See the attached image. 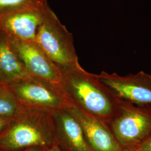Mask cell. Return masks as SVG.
<instances>
[{"mask_svg":"<svg viewBox=\"0 0 151 151\" xmlns=\"http://www.w3.org/2000/svg\"><path fill=\"white\" fill-rule=\"evenodd\" d=\"M116 114L108 125L123 151H129L151 135V109L119 100Z\"/></svg>","mask_w":151,"mask_h":151,"instance_id":"cell-4","label":"cell"},{"mask_svg":"<svg viewBox=\"0 0 151 151\" xmlns=\"http://www.w3.org/2000/svg\"><path fill=\"white\" fill-rule=\"evenodd\" d=\"M0 151H2V150H0Z\"/></svg>","mask_w":151,"mask_h":151,"instance_id":"cell-19","label":"cell"},{"mask_svg":"<svg viewBox=\"0 0 151 151\" xmlns=\"http://www.w3.org/2000/svg\"><path fill=\"white\" fill-rule=\"evenodd\" d=\"M12 119L0 118V135L4 132L11 122Z\"/></svg>","mask_w":151,"mask_h":151,"instance_id":"cell-15","label":"cell"},{"mask_svg":"<svg viewBox=\"0 0 151 151\" xmlns=\"http://www.w3.org/2000/svg\"><path fill=\"white\" fill-rule=\"evenodd\" d=\"M55 142L62 151H92L81 126L65 109L52 111Z\"/></svg>","mask_w":151,"mask_h":151,"instance_id":"cell-10","label":"cell"},{"mask_svg":"<svg viewBox=\"0 0 151 151\" xmlns=\"http://www.w3.org/2000/svg\"><path fill=\"white\" fill-rule=\"evenodd\" d=\"M22 106L9 86L0 83V118L14 119Z\"/></svg>","mask_w":151,"mask_h":151,"instance_id":"cell-12","label":"cell"},{"mask_svg":"<svg viewBox=\"0 0 151 151\" xmlns=\"http://www.w3.org/2000/svg\"></svg>","mask_w":151,"mask_h":151,"instance_id":"cell-20","label":"cell"},{"mask_svg":"<svg viewBox=\"0 0 151 151\" xmlns=\"http://www.w3.org/2000/svg\"><path fill=\"white\" fill-rule=\"evenodd\" d=\"M43 151H62L59 147L54 143L53 145L43 148Z\"/></svg>","mask_w":151,"mask_h":151,"instance_id":"cell-16","label":"cell"},{"mask_svg":"<svg viewBox=\"0 0 151 151\" xmlns=\"http://www.w3.org/2000/svg\"><path fill=\"white\" fill-rule=\"evenodd\" d=\"M22 105L53 111L65 109L69 101L56 87L34 78L7 85Z\"/></svg>","mask_w":151,"mask_h":151,"instance_id":"cell-5","label":"cell"},{"mask_svg":"<svg viewBox=\"0 0 151 151\" xmlns=\"http://www.w3.org/2000/svg\"><path fill=\"white\" fill-rule=\"evenodd\" d=\"M47 4V0H0V15L25 6Z\"/></svg>","mask_w":151,"mask_h":151,"instance_id":"cell-13","label":"cell"},{"mask_svg":"<svg viewBox=\"0 0 151 151\" xmlns=\"http://www.w3.org/2000/svg\"><path fill=\"white\" fill-rule=\"evenodd\" d=\"M54 143L52 111L24 105L0 135V150L4 151L45 148Z\"/></svg>","mask_w":151,"mask_h":151,"instance_id":"cell-2","label":"cell"},{"mask_svg":"<svg viewBox=\"0 0 151 151\" xmlns=\"http://www.w3.org/2000/svg\"><path fill=\"white\" fill-rule=\"evenodd\" d=\"M149 106V107L151 109V105H150V106Z\"/></svg>","mask_w":151,"mask_h":151,"instance_id":"cell-18","label":"cell"},{"mask_svg":"<svg viewBox=\"0 0 151 151\" xmlns=\"http://www.w3.org/2000/svg\"><path fill=\"white\" fill-rule=\"evenodd\" d=\"M129 151H151V135L140 145Z\"/></svg>","mask_w":151,"mask_h":151,"instance_id":"cell-14","label":"cell"},{"mask_svg":"<svg viewBox=\"0 0 151 151\" xmlns=\"http://www.w3.org/2000/svg\"><path fill=\"white\" fill-rule=\"evenodd\" d=\"M62 72L60 88L69 102L108 124L117 112L119 101L97 75L80 65Z\"/></svg>","mask_w":151,"mask_h":151,"instance_id":"cell-1","label":"cell"},{"mask_svg":"<svg viewBox=\"0 0 151 151\" xmlns=\"http://www.w3.org/2000/svg\"><path fill=\"white\" fill-rule=\"evenodd\" d=\"M9 38L12 48L30 75L39 81L60 87L62 71L35 42Z\"/></svg>","mask_w":151,"mask_h":151,"instance_id":"cell-8","label":"cell"},{"mask_svg":"<svg viewBox=\"0 0 151 151\" xmlns=\"http://www.w3.org/2000/svg\"><path fill=\"white\" fill-rule=\"evenodd\" d=\"M34 42L61 71L80 65L72 35L50 7L38 28Z\"/></svg>","mask_w":151,"mask_h":151,"instance_id":"cell-3","label":"cell"},{"mask_svg":"<svg viewBox=\"0 0 151 151\" xmlns=\"http://www.w3.org/2000/svg\"><path fill=\"white\" fill-rule=\"evenodd\" d=\"M32 78L12 48L9 37L0 32V83L8 85Z\"/></svg>","mask_w":151,"mask_h":151,"instance_id":"cell-11","label":"cell"},{"mask_svg":"<svg viewBox=\"0 0 151 151\" xmlns=\"http://www.w3.org/2000/svg\"><path fill=\"white\" fill-rule=\"evenodd\" d=\"M22 151H43V148L40 147H33L28 148Z\"/></svg>","mask_w":151,"mask_h":151,"instance_id":"cell-17","label":"cell"},{"mask_svg":"<svg viewBox=\"0 0 151 151\" xmlns=\"http://www.w3.org/2000/svg\"><path fill=\"white\" fill-rule=\"evenodd\" d=\"M49 7L47 4L40 3L0 15V32L11 39L34 42Z\"/></svg>","mask_w":151,"mask_h":151,"instance_id":"cell-7","label":"cell"},{"mask_svg":"<svg viewBox=\"0 0 151 151\" xmlns=\"http://www.w3.org/2000/svg\"><path fill=\"white\" fill-rule=\"evenodd\" d=\"M97 76L118 100L141 106L151 105V75L140 71L121 76L102 72Z\"/></svg>","mask_w":151,"mask_h":151,"instance_id":"cell-6","label":"cell"},{"mask_svg":"<svg viewBox=\"0 0 151 151\" xmlns=\"http://www.w3.org/2000/svg\"><path fill=\"white\" fill-rule=\"evenodd\" d=\"M65 109L80 125L92 151H123L106 123L73 103Z\"/></svg>","mask_w":151,"mask_h":151,"instance_id":"cell-9","label":"cell"}]
</instances>
